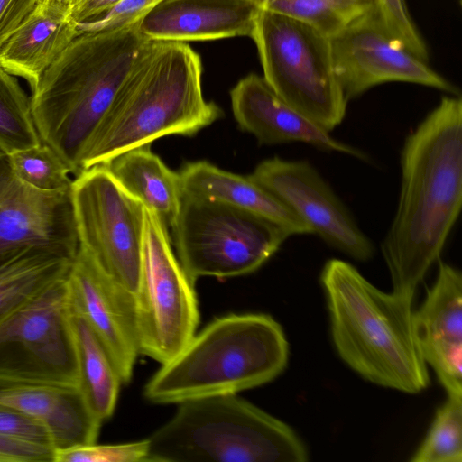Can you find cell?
<instances>
[{"label": "cell", "instance_id": "cell-1", "mask_svg": "<svg viewBox=\"0 0 462 462\" xmlns=\"http://www.w3.org/2000/svg\"><path fill=\"white\" fill-rule=\"evenodd\" d=\"M401 189L381 251L393 293L412 305L462 208V100L444 96L405 138Z\"/></svg>", "mask_w": 462, "mask_h": 462}, {"label": "cell", "instance_id": "cell-2", "mask_svg": "<svg viewBox=\"0 0 462 462\" xmlns=\"http://www.w3.org/2000/svg\"><path fill=\"white\" fill-rule=\"evenodd\" d=\"M199 56L186 43L148 40L88 144L81 171L166 135L191 136L222 116L201 88Z\"/></svg>", "mask_w": 462, "mask_h": 462}, {"label": "cell", "instance_id": "cell-3", "mask_svg": "<svg viewBox=\"0 0 462 462\" xmlns=\"http://www.w3.org/2000/svg\"><path fill=\"white\" fill-rule=\"evenodd\" d=\"M147 41L139 21L80 33L32 89V112L40 138L74 175L81 172L83 153Z\"/></svg>", "mask_w": 462, "mask_h": 462}, {"label": "cell", "instance_id": "cell-4", "mask_svg": "<svg viewBox=\"0 0 462 462\" xmlns=\"http://www.w3.org/2000/svg\"><path fill=\"white\" fill-rule=\"evenodd\" d=\"M333 343L341 359L365 380L407 393L430 384L416 344L412 305L386 293L350 263L328 260L320 273Z\"/></svg>", "mask_w": 462, "mask_h": 462}, {"label": "cell", "instance_id": "cell-5", "mask_svg": "<svg viewBox=\"0 0 462 462\" xmlns=\"http://www.w3.org/2000/svg\"><path fill=\"white\" fill-rule=\"evenodd\" d=\"M289 344L282 326L264 313L217 318L146 383L143 394L157 404L239 392L265 384L285 369Z\"/></svg>", "mask_w": 462, "mask_h": 462}, {"label": "cell", "instance_id": "cell-6", "mask_svg": "<svg viewBox=\"0 0 462 462\" xmlns=\"http://www.w3.org/2000/svg\"><path fill=\"white\" fill-rule=\"evenodd\" d=\"M149 438L148 462H305L303 441L285 422L236 394L178 403Z\"/></svg>", "mask_w": 462, "mask_h": 462}, {"label": "cell", "instance_id": "cell-7", "mask_svg": "<svg viewBox=\"0 0 462 462\" xmlns=\"http://www.w3.org/2000/svg\"><path fill=\"white\" fill-rule=\"evenodd\" d=\"M251 38L263 79L282 100L328 132L342 123L348 101L327 34L304 21L261 9Z\"/></svg>", "mask_w": 462, "mask_h": 462}, {"label": "cell", "instance_id": "cell-8", "mask_svg": "<svg viewBox=\"0 0 462 462\" xmlns=\"http://www.w3.org/2000/svg\"><path fill=\"white\" fill-rule=\"evenodd\" d=\"M170 228L177 258L193 282L204 276L222 279L251 273L288 238L252 213L183 193Z\"/></svg>", "mask_w": 462, "mask_h": 462}, {"label": "cell", "instance_id": "cell-9", "mask_svg": "<svg viewBox=\"0 0 462 462\" xmlns=\"http://www.w3.org/2000/svg\"><path fill=\"white\" fill-rule=\"evenodd\" d=\"M194 283L171 247L169 228L144 208L141 267L134 294L140 354L162 365L192 338L199 321Z\"/></svg>", "mask_w": 462, "mask_h": 462}, {"label": "cell", "instance_id": "cell-10", "mask_svg": "<svg viewBox=\"0 0 462 462\" xmlns=\"http://www.w3.org/2000/svg\"><path fill=\"white\" fill-rule=\"evenodd\" d=\"M70 197L79 248L106 275L134 294L142 259L143 205L103 164L77 175Z\"/></svg>", "mask_w": 462, "mask_h": 462}, {"label": "cell", "instance_id": "cell-11", "mask_svg": "<svg viewBox=\"0 0 462 462\" xmlns=\"http://www.w3.org/2000/svg\"><path fill=\"white\" fill-rule=\"evenodd\" d=\"M66 276L0 320V369L77 387Z\"/></svg>", "mask_w": 462, "mask_h": 462}, {"label": "cell", "instance_id": "cell-12", "mask_svg": "<svg viewBox=\"0 0 462 462\" xmlns=\"http://www.w3.org/2000/svg\"><path fill=\"white\" fill-rule=\"evenodd\" d=\"M336 76L348 100L379 84L401 81L454 96L458 89L408 51L384 27L374 5L329 37Z\"/></svg>", "mask_w": 462, "mask_h": 462}, {"label": "cell", "instance_id": "cell-13", "mask_svg": "<svg viewBox=\"0 0 462 462\" xmlns=\"http://www.w3.org/2000/svg\"><path fill=\"white\" fill-rule=\"evenodd\" d=\"M296 214L324 243L359 262L374 255V246L353 215L317 169L305 160L274 156L249 175Z\"/></svg>", "mask_w": 462, "mask_h": 462}, {"label": "cell", "instance_id": "cell-14", "mask_svg": "<svg viewBox=\"0 0 462 462\" xmlns=\"http://www.w3.org/2000/svg\"><path fill=\"white\" fill-rule=\"evenodd\" d=\"M66 286L69 309L89 325L122 383H128L140 354L134 294L106 275L79 247Z\"/></svg>", "mask_w": 462, "mask_h": 462}, {"label": "cell", "instance_id": "cell-15", "mask_svg": "<svg viewBox=\"0 0 462 462\" xmlns=\"http://www.w3.org/2000/svg\"><path fill=\"white\" fill-rule=\"evenodd\" d=\"M79 247L70 191H39L11 173L0 195V263L28 248L74 259Z\"/></svg>", "mask_w": 462, "mask_h": 462}, {"label": "cell", "instance_id": "cell-16", "mask_svg": "<svg viewBox=\"0 0 462 462\" xmlns=\"http://www.w3.org/2000/svg\"><path fill=\"white\" fill-rule=\"evenodd\" d=\"M411 326L425 363L435 371L448 395L462 396V274L454 266L438 261L433 285Z\"/></svg>", "mask_w": 462, "mask_h": 462}, {"label": "cell", "instance_id": "cell-17", "mask_svg": "<svg viewBox=\"0 0 462 462\" xmlns=\"http://www.w3.org/2000/svg\"><path fill=\"white\" fill-rule=\"evenodd\" d=\"M234 117L239 127L262 144L304 143L326 152L347 154L367 161L362 150L334 138L282 100L263 77L249 74L230 91Z\"/></svg>", "mask_w": 462, "mask_h": 462}, {"label": "cell", "instance_id": "cell-18", "mask_svg": "<svg viewBox=\"0 0 462 462\" xmlns=\"http://www.w3.org/2000/svg\"><path fill=\"white\" fill-rule=\"evenodd\" d=\"M261 8L250 0H163L140 21L152 41H206L252 36Z\"/></svg>", "mask_w": 462, "mask_h": 462}, {"label": "cell", "instance_id": "cell-19", "mask_svg": "<svg viewBox=\"0 0 462 462\" xmlns=\"http://www.w3.org/2000/svg\"><path fill=\"white\" fill-rule=\"evenodd\" d=\"M0 405L45 426L55 449L97 442L102 421L76 386L21 383L0 387Z\"/></svg>", "mask_w": 462, "mask_h": 462}, {"label": "cell", "instance_id": "cell-20", "mask_svg": "<svg viewBox=\"0 0 462 462\" xmlns=\"http://www.w3.org/2000/svg\"><path fill=\"white\" fill-rule=\"evenodd\" d=\"M79 35L70 6L43 0L0 48V64L36 87L43 73Z\"/></svg>", "mask_w": 462, "mask_h": 462}, {"label": "cell", "instance_id": "cell-21", "mask_svg": "<svg viewBox=\"0 0 462 462\" xmlns=\"http://www.w3.org/2000/svg\"><path fill=\"white\" fill-rule=\"evenodd\" d=\"M179 173L183 194L245 210L269 221L288 237L312 235L307 224L249 175L224 171L207 161L189 162Z\"/></svg>", "mask_w": 462, "mask_h": 462}, {"label": "cell", "instance_id": "cell-22", "mask_svg": "<svg viewBox=\"0 0 462 462\" xmlns=\"http://www.w3.org/2000/svg\"><path fill=\"white\" fill-rule=\"evenodd\" d=\"M103 165L118 184L169 228L180 208V173L171 170L144 144L124 151Z\"/></svg>", "mask_w": 462, "mask_h": 462}, {"label": "cell", "instance_id": "cell-23", "mask_svg": "<svg viewBox=\"0 0 462 462\" xmlns=\"http://www.w3.org/2000/svg\"><path fill=\"white\" fill-rule=\"evenodd\" d=\"M77 387L92 412L103 422L114 413L123 383L110 356L86 320L69 309Z\"/></svg>", "mask_w": 462, "mask_h": 462}, {"label": "cell", "instance_id": "cell-24", "mask_svg": "<svg viewBox=\"0 0 462 462\" xmlns=\"http://www.w3.org/2000/svg\"><path fill=\"white\" fill-rule=\"evenodd\" d=\"M72 261L49 250L28 248L0 263V320L66 276Z\"/></svg>", "mask_w": 462, "mask_h": 462}, {"label": "cell", "instance_id": "cell-25", "mask_svg": "<svg viewBox=\"0 0 462 462\" xmlns=\"http://www.w3.org/2000/svg\"><path fill=\"white\" fill-rule=\"evenodd\" d=\"M41 143L31 97L0 64V152L10 155Z\"/></svg>", "mask_w": 462, "mask_h": 462}, {"label": "cell", "instance_id": "cell-26", "mask_svg": "<svg viewBox=\"0 0 462 462\" xmlns=\"http://www.w3.org/2000/svg\"><path fill=\"white\" fill-rule=\"evenodd\" d=\"M14 178L42 192L64 193L71 190L69 169L58 153L46 143L7 155Z\"/></svg>", "mask_w": 462, "mask_h": 462}, {"label": "cell", "instance_id": "cell-27", "mask_svg": "<svg viewBox=\"0 0 462 462\" xmlns=\"http://www.w3.org/2000/svg\"><path fill=\"white\" fill-rule=\"evenodd\" d=\"M410 460L462 461V396L448 395L437 410L424 440Z\"/></svg>", "mask_w": 462, "mask_h": 462}, {"label": "cell", "instance_id": "cell-28", "mask_svg": "<svg viewBox=\"0 0 462 462\" xmlns=\"http://www.w3.org/2000/svg\"><path fill=\"white\" fill-rule=\"evenodd\" d=\"M261 9L309 23L331 37L365 9H354L332 0H250ZM369 7V6H368Z\"/></svg>", "mask_w": 462, "mask_h": 462}, {"label": "cell", "instance_id": "cell-29", "mask_svg": "<svg viewBox=\"0 0 462 462\" xmlns=\"http://www.w3.org/2000/svg\"><path fill=\"white\" fill-rule=\"evenodd\" d=\"M148 439L134 442L97 443L55 449L53 462H148Z\"/></svg>", "mask_w": 462, "mask_h": 462}, {"label": "cell", "instance_id": "cell-30", "mask_svg": "<svg viewBox=\"0 0 462 462\" xmlns=\"http://www.w3.org/2000/svg\"><path fill=\"white\" fill-rule=\"evenodd\" d=\"M386 30L408 51L427 61L429 52L407 9L405 0H372Z\"/></svg>", "mask_w": 462, "mask_h": 462}, {"label": "cell", "instance_id": "cell-31", "mask_svg": "<svg viewBox=\"0 0 462 462\" xmlns=\"http://www.w3.org/2000/svg\"><path fill=\"white\" fill-rule=\"evenodd\" d=\"M163 0H122L99 17L77 24L79 34L115 30L140 21Z\"/></svg>", "mask_w": 462, "mask_h": 462}, {"label": "cell", "instance_id": "cell-32", "mask_svg": "<svg viewBox=\"0 0 462 462\" xmlns=\"http://www.w3.org/2000/svg\"><path fill=\"white\" fill-rule=\"evenodd\" d=\"M0 433L53 448L50 433L43 424L3 405H0Z\"/></svg>", "mask_w": 462, "mask_h": 462}, {"label": "cell", "instance_id": "cell-33", "mask_svg": "<svg viewBox=\"0 0 462 462\" xmlns=\"http://www.w3.org/2000/svg\"><path fill=\"white\" fill-rule=\"evenodd\" d=\"M51 446L0 433V462H53Z\"/></svg>", "mask_w": 462, "mask_h": 462}, {"label": "cell", "instance_id": "cell-34", "mask_svg": "<svg viewBox=\"0 0 462 462\" xmlns=\"http://www.w3.org/2000/svg\"><path fill=\"white\" fill-rule=\"evenodd\" d=\"M43 0H0V48Z\"/></svg>", "mask_w": 462, "mask_h": 462}, {"label": "cell", "instance_id": "cell-35", "mask_svg": "<svg viewBox=\"0 0 462 462\" xmlns=\"http://www.w3.org/2000/svg\"><path fill=\"white\" fill-rule=\"evenodd\" d=\"M121 1L122 0H78L70 6V14L77 24L85 23L99 17Z\"/></svg>", "mask_w": 462, "mask_h": 462}, {"label": "cell", "instance_id": "cell-36", "mask_svg": "<svg viewBox=\"0 0 462 462\" xmlns=\"http://www.w3.org/2000/svg\"><path fill=\"white\" fill-rule=\"evenodd\" d=\"M21 383H46L39 379L17 372L0 369V387ZM50 384V383H46Z\"/></svg>", "mask_w": 462, "mask_h": 462}, {"label": "cell", "instance_id": "cell-37", "mask_svg": "<svg viewBox=\"0 0 462 462\" xmlns=\"http://www.w3.org/2000/svg\"><path fill=\"white\" fill-rule=\"evenodd\" d=\"M10 175L11 169L9 166L7 155L0 152V195Z\"/></svg>", "mask_w": 462, "mask_h": 462}, {"label": "cell", "instance_id": "cell-38", "mask_svg": "<svg viewBox=\"0 0 462 462\" xmlns=\"http://www.w3.org/2000/svg\"><path fill=\"white\" fill-rule=\"evenodd\" d=\"M343 5L354 8V9H365L371 5L372 0H332Z\"/></svg>", "mask_w": 462, "mask_h": 462}, {"label": "cell", "instance_id": "cell-39", "mask_svg": "<svg viewBox=\"0 0 462 462\" xmlns=\"http://www.w3.org/2000/svg\"><path fill=\"white\" fill-rule=\"evenodd\" d=\"M58 2H60V3H63L67 5H69L71 6L72 5H74L78 0H56Z\"/></svg>", "mask_w": 462, "mask_h": 462}]
</instances>
